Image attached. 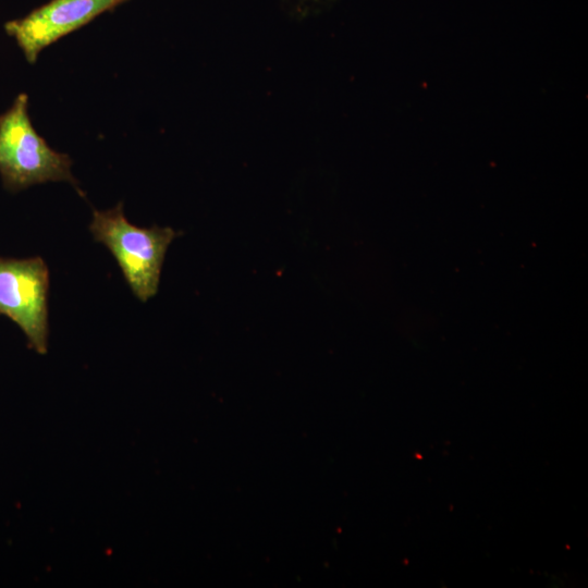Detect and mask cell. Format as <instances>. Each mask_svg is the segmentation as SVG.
I'll return each instance as SVG.
<instances>
[{"label":"cell","instance_id":"7a4b0ae2","mask_svg":"<svg viewBox=\"0 0 588 588\" xmlns=\"http://www.w3.org/2000/svg\"><path fill=\"white\" fill-rule=\"evenodd\" d=\"M89 230L117 260L133 294L143 303L158 292L167 249L179 235L171 228H140L124 216L123 205L112 209H94Z\"/></svg>","mask_w":588,"mask_h":588},{"label":"cell","instance_id":"6da1fadb","mask_svg":"<svg viewBox=\"0 0 588 588\" xmlns=\"http://www.w3.org/2000/svg\"><path fill=\"white\" fill-rule=\"evenodd\" d=\"M69 155L52 149L35 130L28 96L21 93L0 115V176L5 189L19 192L47 182H68L83 196Z\"/></svg>","mask_w":588,"mask_h":588},{"label":"cell","instance_id":"3957f363","mask_svg":"<svg viewBox=\"0 0 588 588\" xmlns=\"http://www.w3.org/2000/svg\"><path fill=\"white\" fill-rule=\"evenodd\" d=\"M48 292L49 269L41 257H0V315L15 322L39 354L48 347Z\"/></svg>","mask_w":588,"mask_h":588},{"label":"cell","instance_id":"277c9868","mask_svg":"<svg viewBox=\"0 0 588 588\" xmlns=\"http://www.w3.org/2000/svg\"><path fill=\"white\" fill-rule=\"evenodd\" d=\"M127 0H50L27 15L4 24L28 63L62 37L85 26L98 15Z\"/></svg>","mask_w":588,"mask_h":588}]
</instances>
